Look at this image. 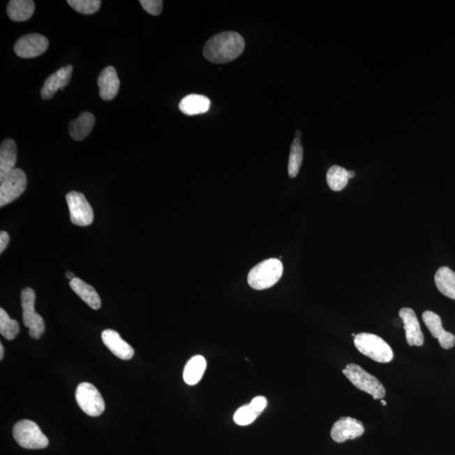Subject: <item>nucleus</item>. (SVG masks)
I'll return each mask as SVG.
<instances>
[{"label": "nucleus", "instance_id": "nucleus-1", "mask_svg": "<svg viewBox=\"0 0 455 455\" xmlns=\"http://www.w3.org/2000/svg\"><path fill=\"white\" fill-rule=\"evenodd\" d=\"M245 50V40L234 31L222 32L211 38L203 48V55L209 62L225 64L237 59Z\"/></svg>", "mask_w": 455, "mask_h": 455}, {"label": "nucleus", "instance_id": "nucleus-2", "mask_svg": "<svg viewBox=\"0 0 455 455\" xmlns=\"http://www.w3.org/2000/svg\"><path fill=\"white\" fill-rule=\"evenodd\" d=\"M283 263L278 259H268L254 267L248 275L249 285L257 290H267L282 278Z\"/></svg>", "mask_w": 455, "mask_h": 455}, {"label": "nucleus", "instance_id": "nucleus-3", "mask_svg": "<svg viewBox=\"0 0 455 455\" xmlns=\"http://www.w3.org/2000/svg\"><path fill=\"white\" fill-rule=\"evenodd\" d=\"M355 345L361 355L380 364H387L393 360L391 347L379 336L371 333H359L355 337Z\"/></svg>", "mask_w": 455, "mask_h": 455}, {"label": "nucleus", "instance_id": "nucleus-4", "mask_svg": "<svg viewBox=\"0 0 455 455\" xmlns=\"http://www.w3.org/2000/svg\"><path fill=\"white\" fill-rule=\"evenodd\" d=\"M343 375L360 391L371 395L375 400H381L385 396V389L376 377L373 376L359 365L348 364L343 371Z\"/></svg>", "mask_w": 455, "mask_h": 455}, {"label": "nucleus", "instance_id": "nucleus-5", "mask_svg": "<svg viewBox=\"0 0 455 455\" xmlns=\"http://www.w3.org/2000/svg\"><path fill=\"white\" fill-rule=\"evenodd\" d=\"M13 436L17 444L24 449H42L47 448L50 444L39 426L31 420L18 422L14 426Z\"/></svg>", "mask_w": 455, "mask_h": 455}, {"label": "nucleus", "instance_id": "nucleus-6", "mask_svg": "<svg viewBox=\"0 0 455 455\" xmlns=\"http://www.w3.org/2000/svg\"><path fill=\"white\" fill-rule=\"evenodd\" d=\"M36 294L31 288L22 292V306L23 322L29 328V335L32 338L39 339L45 332V323L42 316L35 311Z\"/></svg>", "mask_w": 455, "mask_h": 455}, {"label": "nucleus", "instance_id": "nucleus-7", "mask_svg": "<svg viewBox=\"0 0 455 455\" xmlns=\"http://www.w3.org/2000/svg\"><path fill=\"white\" fill-rule=\"evenodd\" d=\"M76 401L82 411L89 417H99L105 411V405L98 389L92 384L84 382L77 387Z\"/></svg>", "mask_w": 455, "mask_h": 455}, {"label": "nucleus", "instance_id": "nucleus-8", "mask_svg": "<svg viewBox=\"0 0 455 455\" xmlns=\"http://www.w3.org/2000/svg\"><path fill=\"white\" fill-rule=\"evenodd\" d=\"M66 201L70 213V221L80 227L91 225L94 221V213L84 195L78 192L67 194Z\"/></svg>", "mask_w": 455, "mask_h": 455}, {"label": "nucleus", "instance_id": "nucleus-9", "mask_svg": "<svg viewBox=\"0 0 455 455\" xmlns=\"http://www.w3.org/2000/svg\"><path fill=\"white\" fill-rule=\"evenodd\" d=\"M27 179L22 170L15 168L0 186V207L10 204L27 188Z\"/></svg>", "mask_w": 455, "mask_h": 455}, {"label": "nucleus", "instance_id": "nucleus-10", "mask_svg": "<svg viewBox=\"0 0 455 455\" xmlns=\"http://www.w3.org/2000/svg\"><path fill=\"white\" fill-rule=\"evenodd\" d=\"M50 42L40 34H29L22 36L16 42L14 47L15 54L22 59H34L47 50Z\"/></svg>", "mask_w": 455, "mask_h": 455}, {"label": "nucleus", "instance_id": "nucleus-11", "mask_svg": "<svg viewBox=\"0 0 455 455\" xmlns=\"http://www.w3.org/2000/svg\"><path fill=\"white\" fill-rule=\"evenodd\" d=\"M364 433V426L359 420L352 417H341L333 425L331 436L336 442H344L348 440H355Z\"/></svg>", "mask_w": 455, "mask_h": 455}, {"label": "nucleus", "instance_id": "nucleus-12", "mask_svg": "<svg viewBox=\"0 0 455 455\" xmlns=\"http://www.w3.org/2000/svg\"><path fill=\"white\" fill-rule=\"evenodd\" d=\"M399 315L404 323L405 338L409 346H422L424 343V336L416 313L411 308H402Z\"/></svg>", "mask_w": 455, "mask_h": 455}, {"label": "nucleus", "instance_id": "nucleus-13", "mask_svg": "<svg viewBox=\"0 0 455 455\" xmlns=\"http://www.w3.org/2000/svg\"><path fill=\"white\" fill-rule=\"evenodd\" d=\"M422 320L428 327L431 334L440 341V346L445 349H450L454 347L455 336L452 333L446 331L442 326V320L440 315L433 311H425L422 314Z\"/></svg>", "mask_w": 455, "mask_h": 455}, {"label": "nucleus", "instance_id": "nucleus-14", "mask_svg": "<svg viewBox=\"0 0 455 455\" xmlns=\"http://www.w3.org/2000/svg\"><path fill=\"white\" fill-rule=\"evenodd\" d=\"M72 72V65H67L48 77L40 91L43 99H52L59 89L64 91V89L70 82Z\"/></svg>", "mask_w": 455, "mask_h": 455}, {"label": "nucleus", "instance_id": "nucleus-15", "mask_svg": "<svg viewBox=\"0 0 455 455\" xmlns=\"http://www.w3.org/2000/svg\"><path fill=\"white\" fill-rule=\"evenodd\" d=\"M101 339H103L105 346L119 359L129 360L133 357V348L127 341L121 338L119 332L113 330H105L101 334Z\"/></svg>", "mask_w": 455, "mask_h": 455}, {"label": "nucleus", "instance_id": "nucleus-16", "mask_svg": "<svg viewBox=\"0 0 455 455\" xmlns=\"http://www.w3.org/2000/svg\"><path fill=\"white\" fill-rule=\"evenodd\" d=\"M97 83L100 88L101 99L109 101L115 98L120 88V80L115 68L108 66L104 68L99 75Z\"/></svg>", "mask_w": 455, "mask_h": 455}, {"label": "nucleus", "instance_id": "nucleus-17", "mask_svg": "<svg viewBox=\"0 0 455 455\" xmlns=\"http://www.w3.org/2000/svg\"><path fill=\"white\" fill-rule=\"evenodd\" d=\"M16 161H17V147L15 140L8 139L3 141L0 147V181H5V179L13 172Z\"/></svg>", "mask_w": 455, "mask_h": 455}, {"label": "nucleus", "instance_id": "nucleus-18", "mask_svg": "<svg viewBox=\"0 0 455 455\" xmlns=\"http://www.w3.org/2000/svg\"><path fill=\"white\" fill-rule=\"evenodd\" d=\"M96 123L95 116L91 112L80 114L78 119L73 120L68 126L70 137L75 141H82L91 133Z\"/></svg>", "mask_w": 455, "mask_h": 455}, {"label": "nucleus", "instance_id": "nucleus-19", "mask_svg": "<svg viewBox=\"0 0 455 455\" xmlns=\"http://www.w3.org/2000/svg\"><path fill=\"white\" fill-rule=\"evenodd\" d=\"M70 285L79 297L87 303L93 310H99L101 307L100 298L94 288L84 283L82 279L75 278L71 280Z\"/></svg>", "mask_w": 455, "mask_h": 455}, {"label": "nucleus", "instance_id": "nucleus-20", "mask_svg": "<svg viewBox=\"0 0 455 455\" xmlns=\"http://www.w3.org/2000/svg\"><path fill=\"white\" fill-rule=\"evenodd\" d=\"M210 107V100L202 95H189L184 97L179 104L181 112L188 116L205 113Z\"/></svg>", "mask_w": 455, "mask_h": 455}, {"label": "nucleus", "instance_id": "nucleus-21", "mask_svg": "<svg viewBox=\"0 0 455 455\" xmlns=\"http://www.w3.org/2000/svg\"><path fill=\"white\" fill-rule=\"evenodd\" d=\"M35 3L32 0H11L8 3L7 14L14 22H26L34 14Z\"/></svg>", "mask_w": 455, "mask_h": 455}, {"label": "nucleus", "instance_id": "nucleus-22", "mask_svg": "<svg viewBox=\"0 0 455 455\" xmlns=\"http://www.w3.org/2000/svg\"><path fill=\"white\" fill-rule=\"evenodd\" d=\"M207 368V361L204 357L200 355L194 356L186 364L184 379L186 384L195 385L202 380Z\"/></svg>", "mask_w": 455, "mask_h": 455}, {"label": "nucleus", "instance_id": "nucleus-23", "mask_svg": "<svg viewBox=\"0 0 455 455\" xmlns=\"http://www.w3.org/2000/svg\"><path fill=\"white\" fill-rule=\"evenodd\" d=\"M438 290L449 299L455 300V272L447 267H442L435 274Z\"/></svg>", "mask_w": 455, "mask_h": 455}, {"label": "nucleus", "instance_id": "nucleus-24", "mask_svg": "<svg viewBox=\"0 0 455 455\" xmlns=\"http://www.w3.org/2000/svg\"><path fill=\"white\" fill-rule=\"evenodd\" d=\"M299 135L300 133L298 131L291 145L290 161H288V174L291 178L298 176L303 162L304 149Z\"/></svg>", "mask_w": 455, "mask_h": 455}, {"label": "nucleus", "instance_id": "nucleus-25", "mask_svg": "<svg viewBox=\"0 0 455 455\" xmlns=\"http://www.w3.org/2000/svg\"><path fill=\"white\" fill-rule=\"evenodd\" d=\"M348 172L338 165L332 166L328 170L327 181L328 186L334 192H340L346 188L348 184Z\"/></svg>", "mask_w": 455, "mask_h": 455}, {"label": "nucleus", "instance_id": "nucleus-26", "mask_svg": "<svg viewBox=\"0 0 455 455\" xmlns=\"http://www.w3.org/2000/svg\"><path fill=\"white\" fill-rule=\"evenodd\" d=\"M20 327L17 320L11 319L8 313L0 308V333L6 340H14L19 334Z\"/></svg>", "mask_w": 455, "mask_h": 455}, {"label": "nucleus", "instance_id": "nucleus-27", "mask_svg": "<svg viewBox=\"0 0 455 455\" xmlns=\"http://www.w3.org/2000/svg\"><path fill=\"white\" fill-rule=\"evenodd\" d=\"M67 3L78 13L83 15L95 14L101 6L100 0H68Z\"/></svg>", "mask_w": 455, "mask_h": 455}, {"label": "nucleus", "instance_id": "nucleus-28", "mask_svg": "<svg viewBox=\"0 0 455 455\" xmlns=\"http://www.w3.org/2000/svg\"><path fill=\"white\" fill-rule=\"evenodd\" d=\"M258 416V414L251 408L249 404L244 405L235 412L234 421L237 425L247 426L253 424Z\"/></svg>", "mask_w": 455, "mask_h": 455}, {"label": "nucleus", "instance_id": "nucleus-29", "mask_svg": "<svg viewBox=\"0 0 455 455\" xmlns=\"http://www.w3.org/2000/svg\"><path fill=\"white\" fill-rule=\"evenodd\" d=\"M140 3L146 12L154 16L161 15L163 9V1L161 0H140Z\"/></svg>", "mask_w": 455, "mask_h": 455}, {"label": "nucleus", "instance_id": "nucleus-30", "mask_svg": "<svg viewBox=\"0 0 455 455\" xmlns=\"http://www.w3.org/2000/svg\"><path fill=\"white\" fill-rule=\"evenodd\" d=\"M249 405L251 408H253L254 411L258 414V415H260V414H261L267 408V400L266 399V397L257 396L251 401Z\"/></svg>", "mask_w": 455, "mask_h": 455}, {"label": "nucleus", "instance_id": "nucleus-31", "mask_svg": "<svg viewBox=\"0 0 455 455\" xmlns=\"http://www.w3.org/2000/svg\"><path fill=\"white\" fill-rule=\"evenodd\" d=\"M10 242V237L6 231H1L0 233V253H3L6 249L8 244Z\"/></svg>", "mask_w": 455, "mask_h": 455}, {"label": "nucleus", "instance_id": "nucleus-32", "mask_svg": "<svg viewBox=\"0 0 455 455\" xmlns=\"http://www.w3.org/2000/svg\"><path fill=\"white\" fill-rule=\"evenodd\" d=\"M3 355H5V348H3L2 344H0V359L3 360Z\"/></svg>", "mask_w": 455, "mask_h": 455}, {"label": "nucleus", "instance_id": "nucleus-33", "mask_svg": "<svg viewBox=\"0 0 455 455\" xmlns=\"http://www.w3.org/2000/svg\"><path fill=\"white\" fill-rule=\"evenodd\" d=\"M66 277L68 279H70V281H71V280H73V279H74L75 278V276H74V274H72V272H70V271L67 272Z\"/></svg>", "mask_w": 455, "mask_h": 455}, {"label": "nucleus", "instance_id": "nucleus-34", "mask_svg": "<svg viewBox=\"0 0 455 455\" xmlns=\"http://www.w3.org/2000/svg\"><path fill=\"white\" fill-rule=\"evenodd\" d=\"M355 177V172H352V170H351V172H348V178L349 179H352V178H353Z\"/></svg>", "mask_w": 455, "mask_h": 455}, {"label": "nucleus", "instance_id": "nucleus-35", "mask_svg": "<svg viewBox=\"0 0 455 455\" xmlns=\"http://www.w3.org/2000/svg\"><path fill=\"white\" fill-rule=\"evenodd\" d=\"M381 403H382V405H386V401H384V400H382V401H381Z\"/></svg>", "mask_w": 455, "mask_h": 455}]
</instances>
